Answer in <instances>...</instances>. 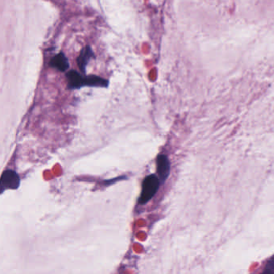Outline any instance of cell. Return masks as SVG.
<instances>
[{
    "instance_id": "7a4b0ae2",
    "label": "cell",
    "mask_w": 274,
    "mask_h": 274,
    "mask_svg": "<svg viewBox=\"0 0 274 274\" xmlns=\"http://www.w3.org/2000/svg\"><path fill=\"white\" fill-rule=\"evenodd\" d=\"M20 185V178L14 170H8L4 171L1 176V191L5 189L16 190Z\"/></svg>"
},
{
    "instance_id": "ba28073f",
    "label": "cell",
    "mask_w": 274,
    "mask_h": 274,
    "mask_svg": "<svg viewBox=\"0 0 274 274\" xmlns=\"http://www.w3.org/2000/svg\"><path fill=\"white\" fill-rule=\"evenodd\" d=\"M264 272L274 273V257L268 260V262L267 263L266 266H265Z\"/></svg>"
},
{
    "instance_id": "52a82bcc",
    "label": "cell",
    "mask_w": 274,
    "mask_h": 274,
    "mask_svg": "<svg viewBox=\"0 0 274 274\" xmlns=\"http://www.w3.org/2000/svg\"><path fill=\"white\" fill-rule=\"evenodd\" d=\"M108 80L97 76H88L85 77V86L99 87L106 88L108 87Z\"/></svg>"
},
{
    "instance_id": "3957f363",
    "label": "cell",
    "mask_w": 274,
    "mask_h": 274,
    "mask_svg": "<svg viewBox=\"0 0 274 274\" xmlns=\"http://www.w3.org/2000/svg\"><path fill=\"white\" fill-rule=\"evenodd\" d=\"M157 173L161 182H164L170 174V161L167 155H159L156 159Z\"/></svg>"
},
{
    "instance_id": "8992f818",
    "label": "cell",
    "mask_w": 274,
    "mask_h": 274,
    "mask_svg": "<svg viewBox=\"0 0 274 274\" xmlns=\"http://www.w3.org/2000/svg\"><path fill=\"white\" fill-rule=\"evenodd\" d=\"M50 65L61 72H66L69 68V60L64 53H60L52 58Z\"/></svg>"
},
{
    "instance_id": "6da1fadb",
    "label": "cell",
    "mask_w": 274,
    "mask_h": 274,
    "mask_svg": "<svg viewBox=\"0 0 274 274\" xmlns=\"http://www.w3.org/2000/svg\"><path fill=\"white\" fill-rule=\"evenodd\" d=\"M160 186V179L155 175L150 174L143 179L142 184L141 194L139 196L138 203L140 205H144L155 196Z\"/></svg>"
},
{
    "instance_id": "5b68a950",
    "label": "cell",
    "mask_w": 274,
    "mask_h": 274,
    "mask_svg": "<svg viewBox=\"0 0 274 274\" xmlns=\"http://www.w3.org/2000/svg\"><path fill=\"white\" fill-rule=\"evenodd\" d=\"M92 57H94V55L90 46H86L84 48L80 53V56L77 57V60H76L77 65H78L79 69L83 73H86L87 65Z\"/></svg>"
},
{
    "instance_id": "277c9868",
    "label": "cell",
    "mask_w": 274,
    "mask_h": 274,
    "mask_svg": "<svg viewBox=\"0 0 274 274\" xmlns=\"http://www.w3.org/2000/svg\"><path fill=\"white\" fill-rule=\"evenodd\" d=\"M66 76L69 89H78L85 86V78H84L78 72L75 70L70 71L67 73Z\"/></svg>"
}]
</instances>
